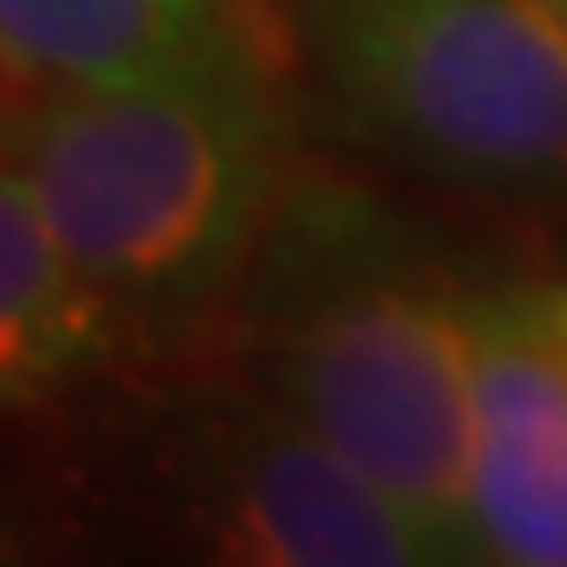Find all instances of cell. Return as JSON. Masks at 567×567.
Listing matches in <instances>:
<instances>
[{
	"label": "cell",
	"mask_w": 567,
	"mask_h": 567,
	"mask_svg": "<svg viewBox=\"0 0 567 567\" xmlns=\"http://www.w3.org/2000/svg\"><path fill=\"white\" fill-rule=\"evenodd\" d=\"M473 548L567 567V278L473 284Z\"/></svg>",
	"instance_id": "5"
},
{
	"label": "cell",
	"mask_w": 567,
	"mask_h": 567,
	"mask_svg": "<svg viewBox=\"0 0 567 567\" xmlns=\"http://www.w3.org/2000/svg\"><path fill=\"white\" fill-rule=\"evenodd\" d=\"M334 107L447 183L567 203V0H309Z\"/></svg>",
	"instance_id": "3"
},
{
	"label": "cell",
	"mask_w": 567,
	"mask_h": 567,
	"mask_svg": "<svg viewBox=\"0 0 567 567\" xmlns=\"http://www.w3.org/2000/svg\"><path fill=\"white\" fill-rule=\"evenodd\" d=\"M177 524L234 567H416L442 561L416 517L316 423L252 391L177 435Z\"/></svg>",
	"instance_id": "4"
},
{
	"label": "cell",
	"mask_w": 567,
	"mask_h": 567,
	"mask_svg": "<svg viewBox=\"0 0 567 567\" xmlns=\"http://www.w3.org/2000/svg\"><path fill=\"white\" fill-rule=\"evenodd\" d=\"M259 385L416 517L442 561L473 548V284L341 177H290L240 284Z\"/></svg>",
	"instance_id": "1"
},
{
	"label": "cell",
	"mask_w": 567,
	"mask_h": 567,
	"mask_svg": "<svg viewBox=\"0 0 567 567\" xmlns=\"http://www.w3.org/2000/svg\"><path fill=\"white\" fill-rule=\"evenodd\" d=\"M7 107V164L133 334L240 297L290 183L278 102L240 32L145 76Z\"/></svg>",
	"instance_id": "2"
},
{
	"label": "cell",
	"mask_w": 567,
	"mask_h": 567,
	"mask_svg": "<svg viewBox=\"0 0 567 567\" xmlns=\"http://www.w3.org/2000/svg\"><path fill=\"white\" fill-rule=\"evenodd\" d=\"M133 341V322L95 271L63 246L39 189L7 164L0 177V391L39 410L102 379Z\"/></svg>",
	"instance_id": "6"
},
{
	"label": "cell",
	"mask_w": 567,
	"mask_h": 567,
	"mask_svg": "<svg viewBox=\"0 0 567 567\" xmlns=\"http://www.w3.org/2000/svg\"><path fill=\"white\" fill-rule=\"evenodd\" d=\"M234 32L221 0H0L7 95L126 82Z\"/></svg>",
	"instance_id": "7"
}]
</instances>
